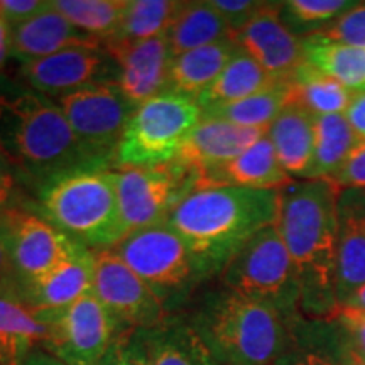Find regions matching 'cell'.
<instances>
[{
	"label": "cell",
	"mask_w": 365,
	"mask_h": 365,
	"mask_svg": "<svg viewBox=\"0 0 365 365\" xmlns=\"http://www.w3.org/2000/svg\"><path fill=\"white\" fill-rule=\"evenodd\" d=\"M0 149L19 186L38 198L46 186L80 171L108 170L73 134L61 107L0 75Z\"/></svg>",
	"instance_id": "1"
},
{
	"label": "cell",
	"mask_w": 365,
	"mask_h": 365,
	"mask_svg": "<svg viewBox=\"0 0 365 365\" xmlns=\"http://www.w3.org/2000/svg\"><path fill=\"white\" fill-rule=\"evenodd\" d=\"M330 181L299 180L281 190L277 230L301 284V317L330 319L340 308L335 287L336 203Z\"/></svg>",
	"instance_id": "2"
},
{
	"label": "cell",
	"mask_w": 365,
	"mask_h": 365,
	"mask_svg": "<svg viewBox=\"0 0 365 365\" xmlns=\"http://www.w3.org/2000/svg\"><path fill=\"white\" fill-rule=\"evenodd\" d=\"M281 190L210 188L186 196L166 223L198 255L210 276L223 267L264 228L279 218Z\"/></svg>",
	"instance_id": "3"
},
{
	"label": "cell",
	"mask_w": 365,
	"mask_h": 365,
	"mask_svg": "<svg viewBox=\"0 0 365 365\" xmlns=\"http://www.w3.org/2000/svg\"><path fill=\"white\" fill-rule=\"evenodd\" d=\"M186 318L220 365H274L294 345V323L225 286L207 291Z\"/></svg>",
	"instance_id": "4"
},
{
	"label": "cell",
	"mask_w": 365,
	"mask_h": 365,
	"mask_svg": "<svg viewBox=\"0 0 365 365\" xmlns=\"http://www.w3.org/2000/svg\"><path fill=\"white\" fill-rule=\"evenodd\" d=\"M117 180V171L110 170L75 173L46 186L33 208L88 249H113L127 235Z\"/></svg>",
	"instance_id": "5"
},
{
	"label": "cell",
	"mask_w": 365,
	"mask_h": 365,
	"mask_svg": "<svg viewBox=\"0 0 365 365\" xmlns=\"http://www.w3.org/2000/svg\"><path fill=\"white\" fill-rule=\"evenodd\" d=\"M113 250L153 289L168 314H176L212 277L186 240L166 222L132 232Z\"/></svg>",
	"instance_id": "6"
},
{
	"label": "cell",
	"mask_w": 365,
	"mask_h": 365,
	"mask_svg": "<svg viewBox=\"0 0 365 365\" xmlns=\"http://www.w3.org/2000/svg\"><path fill=\"white\" fill-rule=\"evenodd\" d=\"M222 286L261 301L296 323L301 319V284L284 240L271 225L254 235L220 272Z\"/></svg>",
	"instance_id": "7"
},
{
	"label": "cell",
	"mask_w": 365,
	"mask_h": 365,
	"mask_svg": "<svg viewBox=\"0 0 365 365\" xmlns=\"http://www.w3.org/2000/svg\"><path fill=\"white\" fill-rule=\"evenodd\" d=\"M202 122L193 98L161 93L137 107L117 149V166L150 168L176 159L188 137Z\"/></svg>",
	"instance_id": "8"
},
{
	"label": "cell",
	"mask_w": 365,
	"mask_h": 365,
	"mask_svg": "<svg viewBox=\"0 0 365 365\" xmlns=\"http://www.w3.org/2000/svg\"><path fill=\"white\" fill-rule=\"evenodd\" d=\"M0 232L9 261L2 289L12 294L43 279L83 245L22 203L0 210Z\"/></svg>",
	"instance_id": "9"
},
{
	"label": "cell",
	"mask_w": 365,
	"mask_h": 365,
	"mask_svg": "<svg viewBox=\"0 0 365 365\" xmlns=\"http://www.w3.org/2000/svg\"><path fill=\"white\" fill-rule=\"evenodd\" d=\"M117 190L127 235L164 223L186 196L202 191V176L176 159L161 166L124 168Z\"/></svg>",
	"instance_id": "10"
},
{
	"label": "cell",
	"mask_w": 365,
	"mask_h": 365,
	"mask_svg": "<svg viewBox=\"0 0 365 365\" xmlns=\"http://www.w3.org/2000/svg\"><path fill=\"white\" fill-rule=\"evenodd\" d=\"M73 134L93 158L112 170L117 149L137 105L117 83H98L58 98Z\"/></svg>",
	"instance_id": "11"
},
{
	"label": "cell",
	"mask_w": 365,
	"mask_h": 365,
	"mask_svg": "<svg viewBox=\"0 0 365 365\" xmlns=\"http://www.w3.org/2000/svg\"><path fill=\"white\" fill-rule=\"evenodd\" d=\"M122 330L93 291L51 319L41 349L66 365H98Z\"/></svg>",
	"instance_id": "12"
},
{
	"label": "cell",
	"mask_w": 365,
	"mask_h": 365,
	"mask_svg": "<svg viewBox=\"0 0 365 365\" xmlns=\"http://www.w3.org/2000/svg\"><path fill=\"white\" fill-rule=\"evenodd\" d=\"M95 296L115 318L122 331L149 328L170 317L153 289L113 249L95 250Z\"/></svg>",
	"instance_id": "13"
},
{
	"label": "cell",
	"mask_w": 365,
	"mask_h": 365,
	"mask_svg": "<svg viewBox=\"0 0 365 365\" xmlns=\"http://www.w3.org/2000/svg\"><path fill=\"white\" fill-rule=\"evenodd\" d=\"M22 83L48 98H61L98 83H117L118 68L110 53L100 48H71L48 58L22 63Z\"/></svg>",
	"instance_id": "14"
},
{
	"label": "cell",
	"mask_w": 365,
	"mask_h": 365,
	"mask_svg": "<svg viewBox=\"0 0 365 365\" xmlns=\"http://www.w3.org/2000/svg\"><path fill=\"white\" fill-rule=\"evenodd\" d=\"M281 4L267 2L244 27L234 33L240 51L279 80L293 78L303 65V39L291 33L281 19Z\"/></svg>",
	"instance_id": "15"
},
{
	"label": "cell",
	"mask_w": 365,
	"mask_h": 365,
	"mask_svg": "<svg viewBox=\"0 0 365 365\" xmlns=\"http://www.w3.org/2000/svg\"><path fill=\"white\" fill-rule=\"evenodd\" d=\"M117 63V85L132 103L143 105L166 93L175 54L166 36L137 43L103 44Z\"/></svg>",
	"instance_id": "16"
},
{
	"label": "cell",
	"mask_w": 365,
	"mask_h": 365,
	"mask_svg": "<svg viewBox=\"0 0 365 365\" xmlns=\"http://www.w3.org/2000/svg\"><path fill=\"white\" fill-rule=\"evenodd\" d=\"M93 279L95 252L86 245H80L66 262H63L43 279L11 294L51 325V319L58 313L71 307L76 299L91 291Z\"/></svg>",
	"instance_id": "17"
},
{
	"label": "cell",
	"mask_w": 365,
	"mask_h": 365,
	"mask_svg": "<svg viewBox=\"0 0 365 365\" xmlns=\"http://www.w3.org/2000/svg\"><path fill=\"white\" fill-rule=\"evenodd\" d=\"M365 284V190H340L336 203L335 287L339 304Z\"/></svg>",
	"instance_id": "18"
},
{
	"label": "cell",
	"mask_w": 365,
	"mask_h": 365,
	"mask_svg": "<svg viewBox=\"0 0 365 365\" xmlns=\"http://www.w3.org/2000/svg\"><path fill=\"white\" fill-rule=\"evenodd\" d=\"M132 340L144 365H220L188 318L170 314L158 325L137 328Z\"/></svg>",
	"instance_id": "19"
},
{
	"label": "cell",
	"mask_w": 365,
	"mask_h": 365,
	"mask_svg": "<svg viewBox=\"0 0 365 365\" xmlns=\"http://www.w3.org/2000/svg\"><path fill=\"white\" fill-rule=\"evenodd\" d=\"M266 134L264 130L247 129L230 122L202 118L181 148L176 161L203 178L207 171L240 156Z\"/></svg>",
	"instance_id": "20"
},
{
	"label": "cell",
	"mask_w": 365,
	"mask_h": 365,
	"mask_svg": "<svg viewBox=\"0 0 365 365\" xmlns=\"http://www.w3.org/2000/svg\"><path fill=\"white\" fill-rule=\"evenodd\" d=\"M103 46L93 36L83 33L53 7V2L33 19L12 29L11 56L22 63L48 58L71 48H100Z\"/></svg>",
	"instance_id": "21"
},
{
	"label": "cell",
	"mask_w": 365,
	"mask_h": 365,
	"mask_svg": "<svg viewBox=\"0 0 365 365\" xmlns=\"http://www.w3.org/2000/svg\"><path fill=\"white\" fill-rule=\"evenodd\" d=\"M293 182L282 170L276 150L267 134L247 150L215 170L207 171L202 178V191L210 188H250V190H282Z\"/></svg>",
	"instance_id": "22"
},
{
	"label": "cell",
	"mask_w": 365,
	"mask_h": 365,
	"mask_svg": "<svg viewBox=\"0 0 365 365\" xmlns=\"http://www.w3.org/2000/svg\"><path fill=\"white\" fill-rule=\"evenodd\" d=\"M282 170L291 178L309 180L314 153V115L291 102L267 129Z\"/></svg>",
	"instance_id": "23"
},
{
	"label": "cell",
	"mask_w": 365,
	"mask_h": 365,
	"mask_svg": "<svg viewBox=\"0 0 365 365\" xmlns=\"http://www.w3.org/2000/svg\"><path fill=\"white\" fill-rule=\"evenodd\" d=\"M239 51L234 38L203 46L173 58L166 93L182 95L196 100L215 81L230 59Z\"/></svg>",
	"instance_id": "24"
},
{
	"label": "cell",
	"mask_w": 365,
	"mask_h": 365,
	"mask_svg": "<svg viewBox=\"0 0 365 365\" xmlns=\"http://www.w3.org/2000/svg\"><path fill=\"white\" fill-rule=\"evenodd\" d=\"M51 325L0 289V365H24L27 355L41 349Z\"/></svg>",
	"instance_id": "25"
},
{
	"label": "cell",
	"mask_w": 365,
	"mask_h": 365,
	"mask_svg": "<svg viewBox=\"0 0 365 365\" xmlns=\"http://www.w3.org/2000/svg\"><path fill=\"white\" fill-rule=\"evenodd\" d=\"M175 56L203 46L217 44L234 38L223 17L208 2H180L166 33Z\"/></svg>",
	"instance_id": "26"
},
{
	"label": "cell",
	"mask_w": 365,
	"mask_h": 365,
	"mask_svg": "<svg viewBox=\"0 0 365 365\" xmlns=\"http://www.w3.org/2000/svg\"><path fill=\"white\" fill-rule=\"evenodd\" d=\"M293 78L281 80L271 88L250 95L247 98L237 100L227 105H217L202 110V118L223 120L230 124L267 132L286 105L293 102Z\"/></svg>",
	"instance_id": "27"
},
{
	"label": "cell",
	"mask_w": 365,
	"mask_h": 365,
	"mask_svg": "<svg viewBox=\"0 0 365 365\" xmlns=\"http://www.w3.org/2000/svg\"><path fill=\"white\" fill-rule=\"evenodd\" d=\"M303 63L317 68L349 90L365 88V49L313 34L303 38Z\"/></svg>",
	"instance_id": "28"
},
{
	"label": "cell",
	"mask_w": 365,
	"mask_h": 365,
	"mask_svg": "<svg viewBox=\"0 0 365 365\" xmlns=\"http://www.w3.org/2000/svg\"><path fill=\"white\" fill-rule=\"evenodd\" d=\"M277 81L281 80L269 75L249 54L239 49L225 66V70L220 73V76L203 93H200L195 102L205 110V108L217 107V105H227L247 98L250 95L271 88Z\"/></svg>",
	"instance_id": "29"
},
{
	"label": "cell",
	"mask_w": 365,
	"mask_h": 365,
	"mask_svg": "<svg viewBox=\"0 0 365 365\" xmlns=\"http://www.w3.org/2000/svg\"><path fill=\"white\" fill-rule=\"evenodd\" d=\"M359 140L360 137L344 113L314 115V153L309 180L331 181Z\"/></svg>",
	"instance_id": "30"
},
{
	"label": "cell",
	"mask_w": 365,
	"mask_h": 365,
	"mask_svg": "<svg viewBox=\"0 0 365 365\" xmlns=\"http://www.w3.org/2000/svg\"><path fill=\"white\" fill-rule=\"evenodd\" d=\"M294 102L304 107L313 115H333L344 113L352 102L354 91L323 75L317 68L303 63L293 75Z\"/></svg>",
	"instance_id": "31"
},
{
	"label": "cell",
	"mask_w": 365,
	"mask_h": 365,
	"mask_svg": "<svg viewBox=\"0 0 365 365\" xmlns=\"http://www.w3.org/2000/svg\"><path fill=\"white\" fill-rule=\"evenodd\" d=\"M180 2L170 0H127L120 26L103 44L137 43L166 36Z\"/></svg>",
	"instance_id": "32"
},
{
	"label": "cell",
	"mask_w": 365,
	"mask_h": 365,
	"mask_svg": "<svg viewBox=\"0 0 365 365\" xmlns=\"http://www.w3.org/2000/svg\"><path fill=\"white\" fill-rule=\"evenodd\" d=\"M53 7L80 31L105 43L120 26L127 0H54Z\"/></svg>",
	"instance_id": "33"
},
{
	"label": "cell",
	"mask_w": 365,
	"mask_h": 365,
	"mask_svg": "<svg viewBox=\"0 0 365 365\" xmlns=\"http://www.w3.org/2000/svg\"><path fill=\"white\" fill-rule=\"evenodd\" d=\"M355 2L349 0H287L281 4V19L298 38L319 34Z\"/></svg>",
	"instance_id": "34"
},
{
	"label": "cell",
	"mask_w": 365,
	"mask_h": 365,
	"mask_svg": "<svg viewBox=\"0 0 365 365\" xmlns=\"http://www.w3.org/2000/svg\"><path fill=\"white\" fill-rule=\"evenodd\" d=\"M293 335L296 344L322 349L336 365H365V357L354 349L333 319L301 318L293 325Z\"/></svg>",
	"instance_id": "35"
},
{
	"label": "cell",
	"mask_w": 365,
	"mask_h": 365,
	"mask_svg": "<svg viewBox=\"0 0 365 365\" xmlns=\"http://www.w3.org/2000/svg\"><path fill=\"white\" fill-rule=\"evenodd\" d=\"M319 34L336 43L365 49V2H355Z\"/></svg>",
	"instance_id": "36"
},
{
	"label": "cell",
	"mask_w": 365,
	"mask_h": 365,
	"mask_svg": "<svg viewBox=\"0 0 365 365\" xmlns=\"http://www.w3.org/2000/svg\"><path fill=\"white\" fill-rule=\"evenodd\" d=\"M213 9L232 29V34L244 27L267 2L259 0H210Z\"/></svg>",
	"instance_id": "37"
},
{
	"label": "cell",
	"mask_w": 365,
	"mask_h": 365,
	"mask_svg": "<svg viewBox=\"0 0 365 365\" xmlns=\"http://www.w3.org/2000/svg\"><path fill=\"white\" fill-rule=\"evenodd\" d=\"M336 190H365V139H360L339 175L330 181Z\"/></svg>",
	"instance_id": "38"
},
{
	"label": "cell",
	"mask_w": 365,
	"mask_h": 365,
	"mask_svg": "<svg viewBox=\"0 0 365 365\" xmlns=\"http://www.w3.org/2000/svg\"><path fill=\"white\" fill-rule=\"evenodd\" d=\"M330 319L340 327L354 349L365 357V309L340 307Z\"/></svg>",
	"instance_id": "39"
},
{
	"label": "cell",
	"mask_w": 365,
	"mask_h": 365,
	"mask_svg": "<svg viewBox=\"0 0 365 365\" xmlns=\"http://www.w3.org/2000/svg\"><path fill=\"white\" fill-rule=\"evenodd\" d=\"M98 365H144L139 350L132 340V331H122L113 340Z\"/></svg>",
	"instance_id": "40"
},
{
	"label": "cell",
	"mask_w": 365,
	"mask_h": 365,
	"mask_svg": "<svg viewBox=\"0 0 365 365\" xmlns=\"http://www.w3.org/2000/svg\"><path fill=\"white\" fill-rule=\"evenodd\" d=\"M48 6L49 2L46 0H2L0 11H2V19L14 29L22 22L33 19Z\"/></svg>",
	"instance_id": "41"
},
{
	"label": "cell",
	"mask_w": 365,
	"mask_h": 365,
	"mask_svg": "<svg viewBox=\"0 0 365 365\" xmlns=\"http://www.w3.org/2000/svg\"><path fill=\"white\" fill-rule=\"evenodd\" d=\"M274 365H336V362L322 349L294 341V345Z\"/></svg>",
	"instance_id": "42"
},
{
	"label": "cell",
	"mask_w": 365,
	"mask_h": 365,
	"mask_svg": "<svg viewBox=\"0 0 365 365\" xmlns=\"http://www.w3.org/2000/svg\"><path fill=\"white\" fill-rule=\"evenodd\" d=\"M17 190H19V182L16 180L11 163L0 149V210L21 203L17 200Z\"/></svg>",
	"instance_id": "43"
},
{
	"label": "cell",
	"mask_w": 365,
	"mask_h": 365,
	"mask_svg": "<svg viewBox=\"0 0 365 365\" xmlns=\"http://www.w3.org/2000/svg\"><path fill=\"white\" fill-rule=\"evenodd\" d=\"M346 120L360 139H365V88L354 91L352 102L345 112Z\"/></svg>",
	"instance_id": "44"
},
{
	"label": "cell",
	"mask_w": 365,
	"mask_h": 365,
	"mask_svg": "<svg viewBox=\"0 0 365 365\" xmlns=\"http://www.w3.org/2000/svg\"><path fill=\"white\" fill-rule=\"evenodd\" d=\"M12 51V27L0 17V71Z\"/></svg>",
	"instance_id": "45"
},
{
	"label": "cell",
	"mask_w": 365,
	"mask_h": 365,
	"mask_svg": "<svg viewBox=\"0 0 365 365\" xmlns=\"http://www.w3.org/2000/svg\"><path fill=\"white\" fill-rule=\"evenodd\" d=\"M24 365H66L63 364L61 360H58L56 357H53L51 354H48L43 349H34L33 352L27 355Z\"/></svg>",
	"instance_id": "46"
},
{
	"label": "cell",
	"mask_w": 365,
	"mask_h": 365,
	"mask_svg": "<svg viewBox=\"0 0 365 365\" xmlns=\"http://www.w3.org/2000/svg\"><path fill=\"white\" fill-rule=\"evenodd\" d=\"M9 281V261L6 252V244H4L2 232H0V289L7 284Z\"/></svg>",
	"instance_id": "47"
},
{
	"label": "cell",
	"mask_w": 365,
	"mask_h": 365,
	"mask_svg": "<svg viewBox=\"0 0 365 365\" xmlns=\"http://www.w3.org/2000/svg\"><path fill=\"white\" fill-rule=\"evenodd\" d=\"M341 307H350L357 309H365V284L360 287L359 291H355V294L350 298L346 303L341 304Z\"/></svg>",
	"instance_id": "48"
},
{
	"label": "cell",
	"mask_w": 365,
	"mask_h": 365,
	"mask_svg": "<svg viewBox=\"0 0 365 365\" xmlns=\"http://www.w3.org/2000/svg\"><path fill=\"white\" fill-rule=\"evenodd\" d=\"M0 17H2V11H0Z\"/></svg>",
	"instance_id": "49"
}]
</instances>
